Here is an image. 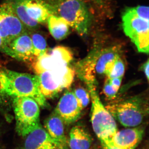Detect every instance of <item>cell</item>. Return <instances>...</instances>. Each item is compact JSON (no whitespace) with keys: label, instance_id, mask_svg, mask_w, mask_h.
I'll return each mask as SVG.
<instances>
[{"label":"cell","instance_id":"6da1fadb","mask_svg":"<svg viewBox=\"0 0 149 149\" xmlns=\"http://www.w3.org/2000/svg\"><path fill=\"white\" fill-rule=\"evenodd\" d=\"M0 92L14 97H29L42 108L46 98L40 91L38 75L21 73L7 69L0 70Z\"/></svg>","mask_w":149,"mask_h":149},{"label":"cell","instance_id":"7a4b0ae2","mask_svg":"<svg viewBox=\"0 0 149 149\" xmlns=\"http://www.w3.org/2000/svg\"><path fill=\"white\" fill-rule=\"evenodd\" d=\"M105 107L115 119L127 128L141 125L148 113V100L143 94L112 102Z\"/></svg>","mask_w":149,"mask_h":149},{"label":"cell","instance_id":"3957f363","mask_svg":"<svg viewBox=\"0 0 149 149\" xmlns=\"http://www.w3.org/2000/svg\"><path fill=\"white\" fill-rule=\"evenodd\" d=\"M92 101L91 121L94 132L100 141L110 140L118 131L114 118L102 103L96 90V80L84 81Z\"/></svg>","mask_w":149,"mask_h":149},{"label":"cell","instance_id":"277c9868","mask_svg":"<svg viewBox=\"0 0 149 149\" xmlns=\"http://www.w3.org/2000/svg\"><path fill=\"white\" fill-rule=\"evenodd\" d=\"M56 15L63 18L81 36L88 33L91 24V15L82 0H58Z\"/></svg>","mask_w":149,"mask_h":149},{"label":"cell","instance_id":"5b68a950","mask_svg":"<svg viewBox=\"0 0 149 149\" xmlns=\"http://www.w3.org/2000/svg\"><path fill=\"white\" fill-rule=\"evenodd\" d=\"M123 31L139 52L149 53V19L142 17L134 8L127 9L122 17Z\"/></svg>","mask_w":149,"mask_h":149},{"label":"cell","instance_id":"8992f818","mask_svg":"<svg viewBox=\"0 0 149 149\" xmlns=\"http://www.w3.org/2000/svg\"><path fill=\"white\" fill-rule=\"evenodd\" d=\"M14 111L16 120L17 133L25 137L40 124L39 105L29 97H14Z\"/></svg>","mask_w":149,"mask_h":149},{"label":"cell","instance_id":"52a82bcc","mask_svg":"<svg viewBox=\"0 0 149 149\" xmlns=\"http://www.w3.org/2000/svg\"><path fill=\"white\" fill-rule=\"evenodd\" d=\"M75 72L74 70L68 65L39 74L41 93L46 98L55 97L63 89L70 87L74 80Z\"/></svg>","mask_w":149,"mask_h":149},{"label":"cell","instance_id":"ba28073f","mask_svg":"<svg viewBox=\"0 0 149 149\" xmlns=\"http://www.w3.org/2000/svg\"><path fill=\"white\" fill-rule=\"evenodd\" d=\"M27 32V28L15 13L8 1L0 6V35L7 45L19 35Z\"/></svg>","mask_w":149,"mask_h":149},{"label":"cell","instance_id":"9c48e42d","mask_svg":"<svg viewBox=\"0 0 149 149\" xmlns=\"http://www.w3.org/2000/svg\"><path fill=\"white\" fill-rule=\"evenodd\" d=\"M73 59L72 52L63 46H57L40 56L32 63L37 75L48 70L69 65Z\"/></svg>","mask_w":149,"mask_h":149},{"label":"cell","instance_id":"30bf717a","mask_svg":"<svg viewBox=\"0 0 149 149\" xmlns=\"http://www.w3.org/2000/svg\"><path fill=\"white\" fill-rule=\"evenodd\" d=\"M82 109L73 91L68 90L59 101L54 111L65 125H70L80 118Z\"/></svg>","mask_w":149,"mask_h":149},{"label":"cell","instance_id":"8fae6325","mask_svg":"<svg viewBox=\"0 0 149 149\" xmlns=\"http://www.w3.org/2000/svg\"><path fill=\"white\" fill-rule=\"evenodd\" d=\"M144 131L143 127L139 126L118 130L109 140L120 149H135L142 141Z\"/></svg>","mask_w":149,"mask_h":149},{"label":"cell","instance_id":"7c38bea8","mask_svg":"<svg viewBox=\"0 0 149 149\" xmlns=\"http://www.w3.org/2000/svg\"><path fill=\"white\" fill-rule=\"evenodd\" d=\"M95 72L108 77L116 61L120 57V48L113 46L101 50L95 51Z\"/></svg>","mask_w":149,"mask_h":149},{"label":"cell","instance_id":"4fadbf2b","mask_svg":"<svg viewBox=\"0 0 149 149\" xmlns=\"http://www.w3.org/2000/svg\"><path fill=\"white\" fill-rule=\"evenodd\" d=\"M24 138L21 149H54L60 147L40 123Z\"/></svg>","mask_w":149,"mask_h":149},{"label":"cell","instance_id":"5bb4252c","mask_svg":"<svg viewBox=\"0 0 149 149\" xmlns=\"http://www.w3.org/2000/svg\"><path fill=\"white\" fill-rule=\"evenodd\" d=\"M27 15L39 24L47 22L53 15H56V7L42 0H23Z\"/></svg>","mask_w":149,"mask_h":149},{"label":"cell","instance_id":"9a60e30c","mask_svg":"<svg viewBox=\"0 0 149 149\" xmlns=\"http://www.w3.org/2000/svg\"><path fill=\"white\" fill-rule=\"evenodd\" d=\"M14 58L32 63L35 61L31 36L27 32L14 39L9 45Z\"/></svg>","mask_w":149,"mask_h":149},{"label":"cell","instance_id":"2e32d148","mask_svg":"<svg viewBox=\"0 0 149 149\" xmlns=\"http://www.w3.org/2000/svg\"><path fill=\"white\" fill-rule=\"evenodd\" d=\"M64 123L54 111L46 119L45 129L48 134L60 147H66L67 139L65 134Z\"/></svg>","mask_w":149,"mask_h":149},{"label":"cell","instance_id":"e0dca14e","mask_svg":"<svg viewBox=\"0 0 149 149\" xmlns=\"http://www.w3.org/2000/svg\"><path fill=\"white\" fill-rule=\"evenodd\" d=\"M92 143V137L83 125L77 124L71 128L68 142L70 149H90Z\"/></svg>","mask_w":149,"mask_h":149},{"label":"cell","instance_id":"ac0fdd59","mask_svg":"<svg viewBox=\"0 0 149 149\" xmlns=\"http://www.w3.org/2000/svg\"><path fill=\"white\" fill-rule=\"evenodd\" d=\"M47 22L49 31L55 40H63L69 34L70 26L60 17L53 15L49 17Z\"/></svg>","mask_w":149,"mask_h":149},{"label":"cell","instance_id":"d6986e66","mask_svg":"<svg viewBox=\"0 0 149 149\" xmlns=\"http://www.w3.org/2000/svg\"><path fill=\"white\" fill-rule=\"evenodd\" d=\"M10 3L15 13L27 29L35 30L39 27V24L31 19L26 13L23 0H8Z\"/></svg>","mask_w":149,"mask_h":149},{"label":"cell","instance_id":"ffe728a7","mask_svg":"<svg viewBox=\"0 0 149 149\" xmlns=\"http://www.w3.org/2000/svg\"><path fill=\"white\" fill-rule=\"evenodd\" d=\"M31 37L35 61L47 52V43L42 35L38 33L32 34Z\"/></svg>","mask_w":149,"mask_h":149},{"label":"cell","instance_id":"44dd1931","mask_svg":"<svg viewBox=\"0 0 149 149\" xmlns=\"http://www.w3.org/2000/svg\"><path fill=\"white\" fill-rule=\"evenodd\" d=\"M73 92L82 109L88 106L91 100L89 92L85 88L79 87L74 89Z\"/></svg>","mask_w":149,"mask_h":149},{"label":"cell","instance_id":"7402d4cb","mask_svg":"<svg viewBox=\"0 0 149 149\" xmlns=\"http://www.w3.org/2000/svg\"><path fill=\"white\" fill-rule=\"evenodd\" d=\"M125 72V65L120 57L117 58L115 62L111 71L108 77L109 79L123 77Z\"/></svg>","mask_w":149,"mask_h":149},{"label":"cell","instance_id":"603a6c76","mask_svg":"<svg viewBox=\"0 0 149 149\" xmlns=\"http://www.w3.org/2000/svg\"><path fill=\"white\" fill-rule=\"evenodd\" d=\"M103 92L109 100H113L116 98L118 92L115 91L112 87L109 79L107 77L104 85Z\"/></svg>","mask_w":149,"mask_h":149},{"label":"cell","instance_id":"cb8c5ba5","mask_svg":"<svg viewBox=\"0 0 149 149\" xmlns=\"http://www.w3.org/2000/svg\"><path fill=\"white\" fill-rule=\"evenodd\" d=\"M0 52L6 54L14 58L13 54L11 51L9 47L3 41L2 38L0 35Z\"/></svg>","mask_w":149,"mask_h":149},{"label":"cell","instance_id":"d4e9b609","mask_svg":"<svg viewBox=\"0 0 149 149\" xmlns=\"http://www.w3.org/2000/svg\"><path fill=\"white\" fill-rule=\"evenodd\" d=\"M122 77H117V78H113L112 79L109 78L112 87L116 92H118L119 90L122 82Z\"/></svg>","mask_w":149,"mask_h":149},{"label":"cell","instance_id":"484cf974","mask_svg":"<svg viewBox=\"0 0 149 149\" xmlns=\"http://www.w3.org/2000/svg\"><path fill=\"white\" fill-rule=\"evenodd\" d=\"M100 142L102 149H120L114 146L109 140L101 141Z\"/></svg>","mask_w":149,"mask_h":149},{"label":"cell","instance_id":"4316f807","mask_svg":"<svg viewBox=\"0 0 149 149\" xmlns=\"http://www.w3.org/2000/svg\"><path fill=\"white\" fill-rule=\"evenodd\" d=\"M149 60L144 63L141 67V70L144 72L147 77V80H149Z\"/></svg>","mask_w":149,"mask_h":149},{"label":"cell","instance_id":"83f0119b","mask_svg":"<svg viewBox=\"0 0 149 149\" xmlns=\"http://www.w3.org/2000/svg\"><path fill=\"white\" fill-rule=\"evenodd\" d=\"M42 1H45L46 2L48 3L51 5L54 6H56L57 4L58 1V0H42Z\"/></svg>","mask_w":149,"mask_h":149},{"label":"cell","instance_id":"f1b7e54d","mask_svg":"<svg viewBox=\"0 0 149 149\" xmlns=\"http://www.w3.org/2000/svg\"><path fill=\"white\" fill-rule=\"evenodd\" d=\"M90 1H92L100 5L102 4H103L102 0H90Z\"/></svg>","mask_w":149,"mask_h":149},{"label":"cell","instance_id":"f546056e","mask_svg":"<svg viewBox=\"0 0 149 149\" xmlns=\"http://www.w3.org/2000/svg\"><path fill=\"white\" fill-rule=\"evenodd\" d=\"M54 149H66V147H58Z\"/></svg>","mask_w":149,"mask_h":149},{"label":"cell","instance_id":"4dcf8cb0","mask_svg":"<svg viewBox=\"0 0 149 149\" xmlns=\"http://www.w3.org/2000/svg\"><path fill=\"white\" fill-rule=\"evenodd\" d=\"M1 129H0V136H1ZM0 149H1V146H0Z\"/></svg>","mask_w":149,"mask_h":149},{"label":"cell","instance_id":"1f68e13d","mask_svg":"<svg viewBox=\"0 0 149 149\" xmlns=\"http://www.w3.org/2000/svg\"><path fill=\"white\" fill-rule=\"evenodd\" d=\"M1 93V92H0ZM0 102H1V97H0Z\"/></svg>","mask_w":149,"mask_h":149}]
</instances>
